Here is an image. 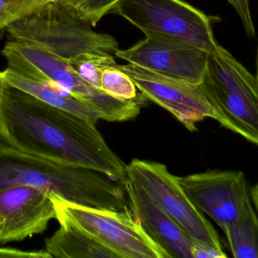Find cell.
<instances>
[{
  "mask_svg": "<svg viewBox=\"0 0 258 258\" xmlns=\"http://www.w3.org/2000/svg\"><path fill=\"white\" fill-rule=\"evenodd\" d=\"M124 189L131 211L147 235L171 258H192L195 242L135 180L126 177Z\"/></svg>",
  "mask_w": 258,
  "mask_h": 258,
  "instance_id": "13",
  "label": "cell"
},
{
  "mask_svg": "<svg viewBox=\"0 0 258 258\" xmlns=\"http://www.w3.org/2000/svg\"><path fill=\"white\" fill-rule=\"evenodd\" d=\"M214 120L258 145V81L230 51L218 45L208 56L203 82Z\"/></svg>",
  "mask_w": 258,
  "mask_h": 258,
  "instance_id": "5",
  "label": "cell"
},
{
  "mask_svg": "<svg viewBox=\"0 0 258 258\" xmlns=\"http://www.w3.org/2000/svg\"><path fill=\"white\" fill-rule=\"evenodd\" d=\"M49 196L57 221L77 226L119 258H171L146 233L132 211L94 209L69 202L55 194Z\"/></svg>",
  "mask_w": 258,
  "mask_h": 258,
  "instance_id": "7",
  "label": "cell"
},
{
  "mask_svg": "<svg viewBox=\"0 0 258 258\" xmlns=\"http://www.w3.org/2000/svg\"><path fill=\"white\" fill-rule=\"evenodd\" d=\"M127 177L140 185L194 242L223 250L212 224L185 193L178 177L165 165L134 159L127 166Z\"/></svg>",
  "mask_w": 258,
  "mask_h": 258,
  "instance_id": "8",
  "label": "cell"
},
{
  "mask_svg": "<svg viewBox=\"0 0 258 258\" xmlns=\"http://www.w3.org/2000/svg\"><path fill=\"white\" fill-rule=\"evenodd\" d=\"M143 96L171 113L189 131L205 118H215L203 83H194L161 75L134 64L119 65Z\"/></svg>",
  "mask_w": 258,
  "mask_h": 258,
  "instance_id": "9",
  "label": "cell"
},
{
  "mask_svg": "<svg viewBox=\"0 0 258 258\" xmlns=\"http://www.w3.org/2000/svg\"><path fill=\"white\" fill-rule=\"evenodd\" d=\"M1 53L9 69L33 80L56 83L101 112L103 120L122 122L136 118L141 112L137 99L111 96L82 78L68 61L37 45L12 39L6 42Z\"/></svg>",
  "mask_w": 258,
  "mask_h": 258,
  "instance_id": "4",
  "label": "cell"
},
{
  "mask_svg": "<svg viewBox=\"0 0 258 258\" xmlns=\"http://www.w3.org/2000/svg\"><path fill=\"white\" fill-rule=\"evenodd\" d=\"M92 27L74 7L53 0L11 23L6 30L12 39L37 45L67 61L83 53L115 56L117 41Z\"/></svg>",
  "mask_w": 258,
  "mask_h": 258,
  "instance_id": "3",
  "label": "cell"
},
{
  "mask_svg": "<svg viewBox=\"0 0 258 258\" xmlns=\"http://www.w3.org/2000/svg\"><path fill=\"white\" fill-rule=\"evenodd\" d=\"M178 181L194 205L221 229L251 203L248 181L241 171H206L178 177Z\"/></svg>",
  "mask_w": 258,
  "mask_h": 258,
  "instance_id": "10",
  "label": "cell"
},
{
  "mask_svg": "<svg viewBox=\"0 0 258 258\" xmlns=\"http://www.w3.org/2000/svg\"><path fill=\"white\" fill-rule=\"evenodd\" d=\"M68 62L82 78L100 89L104 68L117 64L113 55L92 53L79 55Z\"/></svg>",
  "mask_w": 258,
  "mask_h": 258,
  "instance_id": "17",
  "label": "cell"
},
{
  "mask_svg": "<svg viewBox=\"0 0 258 258\" xmlns=\"http://www.w3.org/2000/svg\"><path fill=\"white\" fill-rule=\"evenodd\" d=\"M119 1L121 0H80L74 8L83 19L95 26L104 15L112 12Z\"/></svg>",
  "mask_w": 258,
  "mask_h": 258,
  "instance_id": "19",
  "label": "cell"
},
{
  "mask_svg": "<svg viewBox=\"0 0 258 258\" xmlns=\"http://www.w3.org/2000/svg\"><path fill=\"white\" fill-rule=\"evenodd\" d=\"M15 186L36 188L86 207L129 210L124 186L104 173L27 154L0 141V189Z\"/></svg>",
  "mask_w": 258,
  "mask_h": 258,
  "instance_id": "2",
  "label": "cell"
},
{
  "mask_svg": "<svg viewBox=\"0 0 258 258\" xmlns=\"http://www.w3.org/2000/svg\"><path fill=\"white\" fill-rule=\"evenodd\" d=\"M224 231L232 255L236 258H258V215L252 202Z\"/></svg>",
  "mask_w": 258,
  "mask_h": 258,
  "instance_id": "16",
  "label": "cell"
},
{
  "mask_svg": "<svg viewBox=\"0 0 258 258\" xmlns=\"http://www.w3.org/2000/svg\"><path fill=\"white\" fill-rule=\"evenodd\" d=\"M0 141L38 157L91 168L123 183L127 165L95 124L0 81Z\"/></svg>",
  "mask_w": 258,
  "mask_h": 258,
  "instance_id": "1",
  "label": "cell"
},
{
  "mask_svg": "<svg viewBox=\"0 0 258 258\" xmlns=\"http://www.w3.org/2000/svg\"><path fill=\"white\" fill-rule=\"evenodd\" d=\"M60 1L63 2V3H66L68 6H72L74 7L80 0H60Z\"/></svg>",
  "mask_w": 258,
  "mask_h": 258,
  "instance_id": "25",
  "label": "cell"
},
{
  "mask_svg": "<svg viewBox=\"0 0 258 258\" xmlns=\"http://www.w3.org/2000/svg\"><path fill=\"white\" fill-rule=\"evenodd\" d=\"M60 228L45 239V250L57 258H119L81 229L67 221H58Z\"/></svg>",
  "mask_w": 258,
  "mask_h": 258,
  "instance_id": "15",
  "label": "cell"
},
{
  "mask_svg": "<svg viewBox=\"0 0 258 258\" xmlns=\"http://www.w3.org/2000/svg\"><path fill=\"white\" fill-rule=\"evenodd\" d=\"M42 1V6L43 4H45V3H48V2H51L53 1V0H41Z\"/></svg>",
  "mask_w": 258,
  "mask_h": 258,
  "instance_id": "27",
  "label": "cell"
},
{
  "mask_svg": "<svg viewBox=\"0 0 258 258\" xmlns=\"http://www.w3.org/2000/svg\"><path fill=\"white\" fill-rule=\"evenodd\" d=\"M0 81L18 88L47 104L74 114L93 124H96L98 120L104 119L101 112L77 99L61 86L52 82L33 80L8 68L0 71Z\"/></svg>",
  "mask_w": 258,
  "mask_h": 258,
  "instance_id": "14",
  "label": "cell"
},
{
  "mask_svg": "<svg viewBox=\"0 0 258 258\" xmlns=\"http://www.w3.org/2000/svg\"><path fill=\"white\" fill-rule=\"evenodd\" d=\"M228 3L233 6L239 15L242 26L245 29L247 36L249 38H254L256 36L255 27L253 22L250 9V0H227Z\"/></svg>",
  "mask_w": 258,
  "mask_h": 258,
  "instance_id": "21",
  "label": "cell"
},
{
  "mask_svg": "<svg viewBox=\"0 0 258 258\" xmlns=\"http://www.w3.org/2000/svg\"><path fill=\"white\" fill-rule=\"evenodd\" d=\"M256 77L258 81V42L257 45V53H256Z\"/></svg>",
  "mask_w": 258,
  "mask_h": 258,
  "instance_id": "26",
  "label": "cell"
},
{
  "mask_svg": "<svg viewBox=\"0 0 258 258\" xmlns=\"http://www.w3.org/2000/svg\"><path fill=\"white\" fill-rule=\"evenodd\" d=\"M0 257L51 258L46 251H27L12 248L0 247Z\"/></svg>",
  "mask_w": 258,
  "mask_h": 258,
  "instance_id": "22",
  "label": "cell"
},
{
  "mask_svg": "<svg viewBox=\"0 0 258 258\" xmlns=\"http://www.w3.org/2000/svg\"><path fill=\"white\" fill-rule=\"evenodd\" d=\"M6 9L9 24L31 13L42 6L41 0H2Z\"/></svg>",
  "mask_w": 258,
  "mask_h": 258,
  "instance_id": "20",
  "label": "cell"
},
{
  "mask_svg": "<svg viewBox=\"0 0 258 258\" xmlns=\"http://www.w3.org/2000/svg\"><path fill=\"white\" fill-rule=\"evenodd\" d=\"M250 194H251L253 205H254V209L258 215V183L251 189Z\"/></svg>",
  "mask_w": 258,
  "mask_h": 258,
  "instance_id": "24",
  "label": "cell"
},
{
  "mask_svg": "<svg viewBox=\"0 0 258 258\" xmlns=\"http://www.w3.org/2000/svg\"><path fill=\"white\" fill-rule=\"evenodd\" d=\"M101 89L120 99L138 98V88L128 74L119 68L118 64L104 68L101 75Z\"/></svg>",
  "mask_w": 258,
  "mask_h": 258,
  "instance_id": "18",
  "label": "cell"
},
{
  "mask_svg": "<svg viewBox=\"0 0 258 258\" xmlns=\"http://www.w3.org/2000/svg\"><path fill=\"white\" fill-rule=\"evenodd\" d=\"M115 56L161 75L202 83L209 53L175 39L146 36L127 49H118Z\"/></svg>",
  "mask_w": 258,
  "mask_h": 258,
  "instance_id": "11",
  "label": "cell"
},
{
  "mask_svg": "<svg viewBox=\"0 0 258 258\" xmlns=\"http://www.w3.org/2000/svg\"><path fill=\"white\" fill-rule=\"evenodd\" d=\"M112 12L132 23L146 36L175 39L209 54L219 45L210 17L183 0H121Z\"/></svg>",
  "mask_w": 258,
  "mask_h": 258,
  "instance_id": "6",
  "label": "cell"
},
{
  "mask_svg": "<svg viewBox=\"0 0 258 258\" xmlns=\"http://www.w3.org/2000/svg\"><path fill=\"white\" fill-rule=\"evenodd\" d=\"M52 219L55 209L46 192L27 186L0 189V244L41 234Z\"/></svg>",
  "mask_w": 258,
  "mask_h": 258,
  "instance_id": "12",
  "label": "cell"
},
{
  "mask_svg": "<svg viewBox=\"0 0 258 258\" xmlns=\"http://www.w3.org/2000/svg\"><path fill=\"white\" fill-rule=\"evenodd\" d=\"M192 258H225L227 254L224 250L194 243L192 247Z\"/></svg>",
  "mask_w": 258,
  "mask_h": 258,
  "instance_id": "23",
  "label": "cell"
}]
</instances>
